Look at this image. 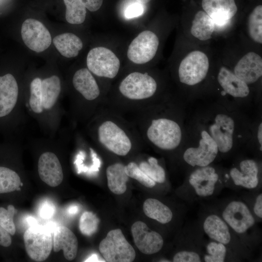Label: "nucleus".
<instances>
[{"instance_id":"f257e3e1","label":"nucleus","mask_w":262,"mask_h":262,"mask_svg":"<svg viewBox=\"0 0 262 262\" xmlns=\"http://www.w3.org/2000/svg\"><path fill=\"white\" fill-rule=\"evenodd\" d=\"M173 108L171 103L159 100L128 114L144 144L165 152L179 148L182 130Z\"/></svg>"},{"instance_id":"f03ea898","label":"nucleus","mask_w":262,"mask_h":262,"mask_svg":"<svg viewBox=\"0 0 262 262\" xmlns=\"http://www.w3.org/2000/svg\"><path fill=\"white\" fill-rule=\"evenodd\" d=\"M85 125L93 144L117 156L126 157L144 145L124 115L103 106Z\"/></svg>"},{"instance_id":"7ed1b4c3","label":"nucleus","mask_w":262,"mask_h":262,"mask_svg":"<svg viewBox=\"0 0 262 262\" xmlns=\"http://www.w3.org/2000/svg\"><path fill=\"white\" fill-rule=\"evenodd\" d=\"M61 91L58 76H36L30 81L28 94L24 97L25 111L48 137H55L60 127L64 114L60 102Z\"/></svg>"},{"instance_id":"20e7f679","label":"nucleus","mask_w":262,"mask_h":262,"mask_svg":"<svg viewBox=\"0 0 262 262\" xmlns=\"http://www.w3.org/2000/svg\"><path fill=\"white\" fill-rule=\"evenodd\" d=\"M159 84L147 71L134 70L123 76L113 88H110L102 106L123 115L153 104Z\"/></svg>"},{"instance_id":"39448f33","label":"nucleus","mask_w":262,"mask_h":262,"mask_svg":"<svg viewBox=\"0 0 262 262\" xmlns=\"http://www.w3.org/2000/svg\"><path fill=\"white\" fill-rule=\"evenodd\" d=\"M71 84L74 93L69 103L71 119L75 125H85L102 105L107 92L87 67L74 73Z\"/></svg>"},{"instance_id":"423d86ee","label":"nucleus","mask_w":262,"mask_h":262,"mask_svg":"<svg viewBox=\"0 0 262 262\" xmlns=\"http://www.w3.org/2000/svg\"><path fill=\"white\" fill-rule=\"evenodd\" d=\"M218 213L242 242L249 246L256 234L257 220L249 206L242 200L232 199L224 204Z\"/></svg>"},{"instance_id":"0eeeda50","label":"nucleus","mask_w":262,"mask_h":262,"mask_svg":"<svg viewBox=\"0 0 262 262\" xmlns=\"http://www.w3.org/2000/svg\"><path fill=\"white\" fill-rule=\"evenodd\" d=\"M222 186L221 178L214 167L210 165L196 167L186 179L185 192L191 198H210L217 194Z\"/></svg>"},{"instance_id":"6e6552de","label":"nucleus","mask_w":262,"mask_h":262,"mask_svg":"<svg viewBox=\"0 0 262 262\" xmlns=\"http://www.w3.org/2000/svg\"><path fill=\"white\" fill-rule=\"evenodd\" d=\"M13 115L22 126L26 119L24 97L17 80L11 73L0 76V119Z\"/></svg>"},{"instance_id":"1a4fd4ad","label":"nucleus","mask_w":262,"mask_h":262,"mask_svg":"<svg viewBox=\"0 0 262 262\" xmlns=\"http://www.w3.org/2000/svg\"><path fill=\"white\" fill-rule=\"evenodd\" d=\"M205 213L201 219V228L211 240L223 244L231 253L246 247L218 213Z\"/></svg>"},{"instance_id":"9d476101","label":"nucleus","mask_w":262,"mask_h":262,"mask_svg":"<svg viewBox=\"0 0 262 262\" xmlns=\"http://www.w3.org/2000/svg\"><path fill=\"white\" fill-rule=\"evenodd\" d=\"M86 66L98 80L110 81L119 75L121 63L113 50L105 47L99 46L91 49L88 52Z\"/></svg>"},{"instance_id":"9b49d317","label":"nucleus","mask_w":262,"mask_h":262,"mask_svg":"<svg viewBox=\"0 0 262 262\" xmlns=\"http://www.w3.org/2000/svg\"><path fill=\"white\" fill-rule=\"evenodd\" d=\"M99 250L105 262H131L135 258L133 247L119 229L107 233L99 245Z\"/></svg>"},{"instance_id":"f8f14e48","label":"nucleus","mask_w":262,"mask_h":262,"mask_svg":"<svg viewBox=\"0 0 262 262\" xmlns=\"http://www.w3.org/2000/svg\"><path fill=\"white\" fill-rule=\"evenodd\" d=\"M52 232L45 226H30L24 234L26 251L29 257L36 262L46 260L53 246Z\"/></svg>"},{"instance_id":"ddd939ff","label":"nucleus","mask_w":262,"mask_h":262,"mask_svg":"<svg viewBox=\"0 0 262 262\" xmlns=\"http://www.w3.org/2000/svg\"><path fill=\"white\" fill-rule=\"evenodd\" d=\"M209 69L207 55L200 50L189 52L180 62L178 68L180 82L193 86L201 82L206 77Z\"/></svg>"},{"instance_id":"4468645a","label":"nucleus","mask_w":262,"mask_h":262,"mask_svg":"<svg viewBox=\"0 0 262 262\" xmlns=\"http://www.w3.org/2000/svg\"><path fill=\"white\" fill-rule=\"evenodd\" d=\"M159 45V40L155 33L150 30L143 31L129 44L127 58L135 65L147 64L155 57Z\"/></svg>"},{"instance_id":"2eb2a0df","label":"nucleus","mask_w":262,"mask_h":262,"mask_svg":"<svg viewBox=\"0 0 262 262\" xmlns=\"http://www.w3.org/2000/svg\"><path fill=\"white\" fill-rule=\"evenodd\" d=\"M219 153L217 145L206 131L201 132L197 147H190L183 152V160L192 167H204L215 160Z\"/></svg>"},{"instance_id":"dca6fc26","label":"nucleus","mask_w":262,"mask_h":262,"mask_svg":"<svg viewBox=\"0 0 262 262\" xmlns=\"http://www.w3.org/2000/svg\"><path fill=\"white\" fill-rule=\"evenodd\" d=\"M217 145L220 153L226 154L232 149L234 144L235 123L228 115L219 113L206 131Z\"/></svg>"},{"instance_id":"f3484780","label":"nucleus","mask_w":262,"mask_h":262,"mask_svg":"<svg viewBox=\"0 0 262 262\" xmlns=\"http://www.w3.org/2000/svg\"><path fill=\"white\" fill-rule=\"evenodd\" d=\"M22 39L30 49L40 52L47 49L51 43V35L45 25L33 18H28L21 29Z\"/></svg>"},{"instance_id":"a211bd4d","label":"nucleus","mask_w":262,"mask_h":262,"mask_svg":"<svg viewBox=\"0 0 262 262\" xmlns=\"http://www.w3.org/2000/svg\"><path fill=\"white\" fill-rule=\"evenodd\" d=\"M229 177L236 186L255 190L260 183L259 166L254 160L245 159L230 169Z\"/></svg>"},{"instance_id":"6ab92c4d","label":"nucleus","mask_w":262,"mask_h":262,"mask_svg":"<svg viewBox=\"0 0 262 262\" xmlns=\"http://www.w3.org/2000/svg\"><path fill=\"white\" fill-rule=\"evenodd\" d=\"M37 168L40 179L50 186H57L63 180L61 163L57 154L52 150H45L40 154Z\"/></svg>"},{"instance_id":"aec40b11","label":"nucleus","mask_w":262,"mask_h":262,"mask_svg":"<svg viewBox=\"0 0 262 262\" xmlns=\"http://www.w3.org/2000/svg\"><path fill=\"white\" fill-rule=\"evenodd\" d=\"M134 243L143 253L151 255L159 252L164 246V239L158 232L151 230L146 223L138 221L131 227Z\"/></svg>"},{"instance_id":"412c9836","label":"nucleus","mask_w":262,"mask_h":262,"mask_svg":"<svg viewBox=\"0 0 262 262\" xmlns=\"http://www.w3.org/2000/svg\"><path fill=\"white\" fill-rule=\"evenodd\" d=\"M234 74L247 84L256 82L262 75V58L254 52L243 56L235 65Z\"/></svg>"},{"instance_id":"4be33fe9","label":"nucleus","mask_w":262,"mask_h":262,"mask_svg":"<svg viewBox=\"0 0 262 262\" xmlns=\"http://www.w3.org/2000/svg\"><path fill=\"white\" fill-rule=\"evenodd\" d=\"M202 7L215 24L219 25L228 22L237 12L234 0H202Z\"/></svg>"},{"instance_id":"5701e85b","label":"nucleus","mask_w":262,"mask_h":262,"mask_svg":"<svg viewBox=\"0 0 262 262\" xmlns=\"http://www.w3.org/2000/svg\"><path fill=\"white\" fill-rule=\"evenodd\" d=\"M53 248L55 252L63 250L67 260H74L77 254L78 242L74 233L67 227L57 226L53 231Z\"/></svg>"},{"instance_id":"b1692460","label":"nucleus","mask_w":262,"mask_h":262,"mask_svg":"<svg viewBox=\"0 0 262 262\" xmlns=\"http://www.w3.org/2000/svg\"><path fill=\"white\" fill-rule=\"evenodd\" d=\"M217 81L224 92L234 98H244L249 94L248 84L226 67L222 66L220 68Z\"/></svg>"},{"instance_id":"393cba45","label":"nucleus","mask_w":262,"mask_h":262,"mask_svg":"<svg viewBox=\"0 0 262 262\" xmlns=\"http://www.w3.org/2000/svg\"><path fill=\"white\" fill-rule=\"evenodd\" d=\"M125 165L116 162L109 165L106 169L107 185L110 190L116 195L124 194L127 190L129 177L125 171Z\"/></svg>"},{"instance_id":"a878e982","label":"nucleus","mask_w":262,"mask_h":262,"mask_svg":"<svg viewBox=\"0 0 262 262\" xmlns=\"http://www.w3.org/2000/svg\"><path fill=\"white\" fill-rule=\"evenodd\" d=\"M52 41L60 54L66 58L77 56L83 47L81 39L73 33H66L58 35Z\"/></svg>"},{"instance_id":"bb28decb","label":"nucleus","mask_w":262,"mask_h":262,"mask_svg":"<svg viewBox=\"0 0 262 262\" xmlns=\"http://www.w3.org/2000/svg\"><path fill=\"white\" fill-rule=\"evenodd\" d=\"M215 23L204 11H199L195 15L190 29L195 38L206 41L211 38L215 29Z\"/></svg>"},{"instance_id":"cd10ccee","label":"nucleus","mask_w":262,"mask_h":262,"mask_svg":"<svg viewBox=\"0 0 262 262\" xmlns=\"http://www.w3.org/2000/svg\"><path fill=\"white\" fill-rule=\"evenodd\" d=\"M143 209L146 216L162 224L168 223L173 217L171 210L156 198L147 199L144 202Z\"/></svg>"},{"instance_id":"c85d7f7f","label":"nucleus","mask_w":262,"mask_h":262,"mask_svg":"<svg viewBox=\"0 0 262 262\" xmlns=\"http://www.w3.org/2000/svg\"><path fill=\"white\" fill-rule=\"evenodd\" d=\"M139 167L156 183H163L166 180V173L158 160L152 156L137 164Z\"/></svg>"},{"instance_id":"c756f323","label":"nucleus","mask_w":262,"mask_h":262,"mask_svg":"<svg viewBox=\"0 0 262 262\" xmlns=\"http://www.w3.org/2000/svg\"><path fill=\"white\" fill-rule=\"evenodd\" d=\"M230 251L223 244L211 240L205 246L202 252L203 262H224L226 261Z\"/></svg>"},{"instance_id":"7c9ffc66","label":"nucleus","mask_w":262,"mask_h":262,"mask_svg":"<svg viewBox=\"0 0 262 262\" xmlns=\"http://www.w3.org/2000/svg\"><path fill=\"white\" fill-rule=\"evenodd\" d=\"M21 178L15 170L0 166V194L15 191L20 186Z\"/></svg>"},{"instance_id":"2f4dec72","label":"nucleus","mask_w":262,"mask_h":262,"mask_svg":"<svg viewBox=\"0 0 262 262\" xmlns=\"http://www.w3.org/2000/svg\"><path fill=\"white\" fill-rule=\"evenodd\" d=\"M66 6V19L71 24H81L86 18V8L80 0H64Z\"/></svg>"},{"instance_id":"473e14b6","label":"nucleus","mask_w":262,"mask_h":262,"mask_svg":"<svg viewBox=\"0 0 262 262\" xmlns=\"http://www.w3.org/2000/svg\"><path fill=\"white\" fill-rule=\"evenodd\" d=\"M248 34L255 42L262 44V6H256L250 13L247 21Z\"/></svg>"},{"instance_id":"72a5a7b5","label":"nucleus","mask_w":262,"mask_h":262,"mask_svg":"<svg viewBox=\"0 0 262 262\" xmlns=\"http://www.w3.org/2000/svg\"><path fill=\"white\" fill-rule=\"evenodd\" d=\"M125 171L129 178L137 180L148 188H152L156 182L149 178L138 166L135 162L131 161L125 165Z\"/></svg>"},{"instance_id":"f704fd0d","label":"nucleus","mask_w":262,"mask_h":262,"mask_svg":"<svg viewBox=\"0 0 262 262\" xmlns=\"http://www.w3.org/2000/svg\"><path fill=\"white\" fill-rule=\"evenodd\" d=\"M99 223V220L95 214L85 212L80 217L79 229L82 234L90 236L96 232Z\"/></svg>"},{"instance_id":"c9c22d12","label":"nucleus","mask_w":262,"mask_h":262,"mask_svg":"<svg viewBox=\"0 0 262 262\" xmlns=\"http://www.w3.org/2000/svg\"><path fill=\"white\" fill-rule=\"evenodd\" d=\"M16 209L14 206L8 205L7 209L0 207V225L11 235L16 232V227L14 222V216Z\"/></svg>"},{"instance_id":"e433bc0d","label":"nucleus","mask_w":262,"mask_h":262,"mask_svg":"<svg viewBox=\"0 0 262 262\" xmlns=\"http://www.w3.org/2000/svg\"><path fill=\"white\" fill-rule=\"evenodd\" d=\"M174 262H201L202 253L194 248H184L178 251L173 257Z\"/></svg>"},{"instance_id":"4c0bfd02","label":"nucleus","mask_w":262,"mask_h":262,"mask_svg":"<svg viewBox=\"0 0 262 262\" xmlns=\"http://www.w3.org/2000/svg\"><path fill=\"white\" fill-rule=\"evenodd\" d=\"M143 12V4L137 2L131 4L126 8L124 16L126 18L131 19L140 16Z\"/></svg>"},{"instance_id":"58836bf2","label":"nucleus","mask_w":262,"mask_h":262,"mask_svg":"<svg viewBox=\"0 0 262 262\" xmlns=\"http://www.w3.org/2000/svg\"><path fill=\"white\" fill-rule=\"evenodd\" d=\"M256 220L260 221L262 219V194L259 193L256 196L252 208L250 209Z\"/></svg>"},{"instance_id":"ea45409f","label":"nucleus","mask_w":262,"mask_h":262,"mask_svg":"<svg viewBox=\"0 0 262 262\" xmlns=\"http://www.w3.org/2000/svg\"><path fill=\"white\" fill-rule=\"evenodd\" d=\"M85 8L91 12L99 10L102 5L103 0H80Z\"/></svg>"},{"instance_id":"a19ab883","label":"nucleus","mask_w":262,"mask_h":262,"mask_svg":"<svg viewBox=\"0 0 262 262\" xmlns=\"http://www.w3.org/2000/svg\"><path fill=\"white\" fill-rule=\"evenodd\" d=\"M12 239L10 234L0 225V245L8 247L11 245Z\"/></svg>"},{"instance_id":"79ce46f5","label":"nucleus","mask_w":262,"mask_h":262,"mask_svg":"<svg viewBox=\"0 0 262 262\" xmlns=\"http://www.w3.org/2000/svg\"><path fill=\"white\" fill-rule=\"evenodd\" d=\"M53 206L48 203H45L40 208V214L43 218H50L53 215Z\"/></svg>"},{"instance_id":"37998d69","label":"nucleus","mask_w":262,"mask_h":262,"mask_svg":"<svg viewBox=\"0 0 262 262\" xmlns=\"http://www.w3.org/2000/svg\"><path fill=\"white\" fill-rule=\"evenodd\" d=\"M257 138L260 146V150H262V124L260 123L259 125L257 132Z\"/></svg>"},{"instance_id":"c03bdc74","label":"nucleus","mask_w":262,"mask_h":262,"mask_svg":"<svg viewBox=\"0 0 262 262\" xmlns=\"http://www.w3.org/2000/svg\"><path fill=\"white\" fill-rule=\"evenodd\" d=\"M85 262H103L101 261L99 258L98 256L96 254H94L88 258Z\"/></svg>"},{"instance_id":"a18cd8bd","label":"nucleus","mask_w":262,"mask_h":262,"mask_svg":"<svg viewBox=\"0 0 262 262\" xmlns=\"http://www.w3.org/2000/svg\"><path fill=\"white\" fill-rule=\"evenodd\" d=\"M67 211L69 214H74L78 211V207L76 205H72L68 208Z\"/></svg>"},{"instance_id":"49530a36","label":"nucleus","mask_w":262,"mask_h":262,"mask_svg":"<svg viewBox=\"0 0 262 262\" xmlns=\"http://www.w3.org/2000/svg\"><path fill=\"white\" fill-rule=\"evenodd\" d=\"M27 221L29 224L30 226L37 225V221L33 217H29L27 218Z\"/></svg>"},{"instance_id":"de8ad7c7","label":"nucleus","mask_w":262,"mask_h":262,"mask_svg":"<svg viewBox=\"0 0 262 262\" xmlns=\"http://www.w3.org/2000/svg\"><path fill=\"white\" fill-rule=\"evenodd\" d=\"M137 2L142 4H145L148 3L151 0H135Z\"/></svg>"}]
</instances>
